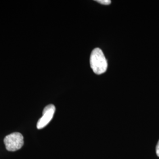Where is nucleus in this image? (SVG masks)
<instances>
[{
    "label": "nucleus",
    "mask_w": 159,
    "mask_h": 159,
    "mask_svg": "<svg viewBox=\"0 0 159 159\" xmlns=\"http://www.w3.org/2000/svg\"><path fill=\"white\" fill-rule=\"evenodd\" d=\"M56 111V107L53 104H49L44 108L43 111V116L40 118L37 124V128L38 129H42L51 121L53 118Z\"/></svg>",
    "instance_id": "3"
},
{
    "label": "nucleus",
    "mask_w": 159,
    "mask_h": 159,
    "mask_svg": "<svg viewBox=\"0 0 159 159\" xmlns=\"http://www.w3.org/2000/svg\"><path fill=\"white\" fill-rule=\"evenodd\" d=\"M90 63L93 72L96 74L104 73L108 67L107 61L104 53L98 48H94L91 52Z\"/></svg>",
    "instance_id": "1"
},
{
    "label": "nucleus",
    "mask_w": 159,
    "mask_h": 159,
    "mask_svg": "<svg viewBox=\"0 0 159 159\" xmlns=\"http://www.w3.org/2000/svg\"><path fill=\"white\" fill-rule=\"evenodd\" d=\"M96 1L102 5H109L111 4L110 0H97Z\"/></svg>",
    "instance_id": "4"
},
{
    "label": "nucleus",
    "mask_w": 159,
    "mask_h": 159,
    "mask_svg": "<svg viewBox=\"0 0 159 159\" xmlns=\"http://www.w3.org/2000/svg\"><path fill=\"white\" fill-rule=\"evenodd\" d=\"M156 154L157 155V156L159 157V140L158 143H157V144L156 146Z\"/></svg>",
    "instance_id": "5"
},
{
    "label": "nucleus",
    "mask_w": 159,
    "mask_h": 159,
    "mask_svg": "<svg viewBox=\"0 0 159 159\" xmlns=\"http://www.w3.org/2000/svg\"><path fill=\"white\" fill-rule=\"evenodd\" d=\"M6 149L10 152L20 150L24 145V137L20 133L16 132L7 135L4 139Z\"/></svg>",
    "instance_id": "2"
}]
</instances>
